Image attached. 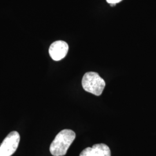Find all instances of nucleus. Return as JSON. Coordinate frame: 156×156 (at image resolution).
<instances>
[{"label": "nucleus", "mask_w": 156, "mask_h": 156, "mask_svg": "<svg viewBox=\"0 0 156 156\" xmlns=\"http://www.w3.org/2000/svg\"><path fill=\"white\" fill-rule=\"evenodd\" d=\"M79 156H93L91 147H87L81 152Z\"/></svg>", "instance_id": "6"}, {"label": "nucleus", "mask_w": 156, "mask_h": 156, "mask_svg": "<svg viewBox=\"0 0 156 156\" xmlns=\"http://www.w3.org/2000/svg\"><path fill=\"white\" fill-rule=\"evenodd\" d=\"M106 2H108L109 4H116L120 2H121L123 0H106Z\"/></svg>", "instance_id": "7"}, {"label": "nucleus", "mask_w": 156, "mask_h": 156, "mask_svg": "<svg viewBox=\"0 0 156 156\" xmlns=\"http://www.w3.org/2000/svg\"><path fill=\"white\" fill-rule=\"evenodd\" d=\"M76 134L71 129H65L56 135L50 146V153L53 156H65L75 139Z\"/></svg>", "instance_id": "1"}, {"label": "nucleus", "mask_w": 156, "mask_h": 156, "mask_svg": "<svg viewBox=\"0 0 156 156\" xmlns=\"http://www.w3.org/2000/svg\"><path fill=\"white\" fill-rule=\"evenodd\" d=\"M91 148L93 156H111L109 146L104 144H95Z\"/></svg>", "instance_id": "5"}, {"label": "nucleus", "mask_w": 156, "mask_h": 156, "mask_svg": "<svg viewBox=\"0 0 156 156\" xmlns=\"http://www.w3.org/2000/svg\"><path fill=\"white\" fill-rule=\"evenodd\" d=\"M20 140L17 131L8 134L0 145V156H11L16 151Z\"/></svg>", "instance_id": "3"}, {"label": "nucleus", "mask_w": 156, "mask_h": 156, "mask_svg": "<svg viewBox=\"0 0 156 156\" xmlns=\"http://www.w3.org/2000/svg\"><path fill=\"white\" fill-rule=\"evenodd\" d=\"M82 84L85 91L98 96L102 93L105 87V82L98 73L89 72L84 75Z\"/></svg>", "instance_id": "2"}, {"label": "nucleus", "mask_w": 156, "mask_h": 156, "mask_svg": "<svg viewBox=\"0 0 156 156\" xmlns=\"http://www.w3.org/2000/svg\"><path fill=\"white\" fill-rule=\"evenodd\" d=\"M68 49L67 42L63 41H57L50 45L49 53L53 60L60 61L66 56Z\"/></svg>", "instance_id": "4"}]
</instances>
